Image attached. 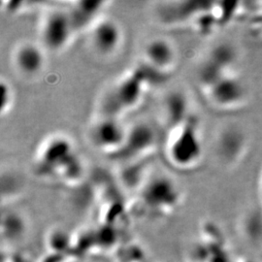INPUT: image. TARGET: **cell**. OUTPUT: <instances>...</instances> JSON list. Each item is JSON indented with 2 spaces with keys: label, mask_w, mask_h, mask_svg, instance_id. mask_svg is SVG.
<instances>
[{
  "label": "cell",
  "mask_w": 262,
  "mask_h": 262,
  "mask_svg": "<svg viewBox=\"0 0 262 262\" xmlns=\"http://www.w3.org/2000/svg\"><path fill=\"white\" fill-rule=\"evenodd\" d=\"M149 84L150 79L145 66L126 73L109 94L107 114L119 117L121 113L133 110L140 104Z\"/></svg>",
  "instance_id": "obj_3"
},
{
  "label": "cell",
  "mask_w": 262,
  "mask_h": 262,
  "mask_svg": "<svg viewBox=\"0 0 262 262\" xmlns=\"http://www.w3.org/2000/svg\"><path fill=\"white\" fill-rule=\"evenodd\" d=\"M77 31L69 11H50L42 19L40 26L42 46L53 52H60L70 45Z\"/></svg>",
  "instance_id": "obj_4"
},
{
  "label": "cell",
  "mask_w": 262,
  "mask_h": 262,
  "mask_svg": "<svg viewBox=\"0 0 262 262\" xmlns=\"http://www.w3.org/2000/svg\"><path fill=\"white\" fill-rule=\"evenodd\" d=\"M156 145L154 131L147 124H138L128 129L126 141L119 156L133 159L147 156Z\"/></svg>",
  "instance_id": "obj_9"
},
{
  "label": "cell",
  "mask_w": 262,
  "mask_h": 262,
  "mask_svg": "<svg viewBox=\"0 0 262 262\" xmlns=\"http://www.w3.org/2000/svg\"><path fill=\"white\" fill-rule=\"evenodd\" d=\"M13 63L19 74L32 78L39 75L45 68L47 56L42 44L23 42L13 52Z\"/></svg>",
  "instance_id": "obj_8"
},
{
  "label": "cell",
  "mask_w": 262,
  "mask_h": 262,
  "mask_svg": "<svg viewBox=\"0 0 262 262\" xmlns=\"http://www.w3.org/2000/svg\"><path fill=\"white\" fill-rule=\"evenodd\" d=\"M106 2L101 1H79L69 10L70 16L75 24L77 30L90 28L101 18V12Z\"/></svg>",
  "instance_id": "obj_10"
},
{
  "label": "cell",
  "mask_w": 262,
  "mask_h": 262,
  "mask_svg": "<svg viewBox=\"0 0 262 262\" xmlns=\"http://www.w3.org/2000/svg\"><path fill=\"white\" fill-rule=\"evenodd\" d=\"M201 147L197 122L191 117L170 127L166 155L173 165L180 168L193 166L201 157Z\"/></svg>",
  "instance_id": "obj_2"
},
{
  "label": "cell",
  "mask_w": 262,
  "mask_h": 262,
  "mask_svg": "<svg viewBox=\"0 0 262 262\" xmlns=\"http://www.w3.org/2000/svg\"><path fill=\"white\" fill-rule=\"evenodd\" d=\"M89 34L92 47L101 56H112L122 46V28L111 18L101 17L89 28Z\"/></svg>",
  "instance_id": "obj_6"
},
{
  "label": "cell",
  "mask_w": 262,
  "mask_h": 262,
  "mask_svg": "<svg viewBox=\"0 0 262 262\" xmlns=\"http://www.w3.org/2000/svg\"><path fill=\"white\" fill-rule=\"evenodd\" d=\"M35 168L39 175L63 183H75L84 175V164L71 140L64 135L48 137L38 147Z\"/></svg>",
  "instance_id": "obj_1"
},
{
  "label": "cell",
  "mask_w": 262,
  "mask_h": 262,
  "mask_svg": "<svg viewBox=\"0 0 262 262\" xmlns=\"http://www.w3.org/2000/svg\"><path fill=\"white\" fill-rule=\"evenodd\" d=\"M144 62L145 67L156 74H166L176 66L177 52L168 39L154 38L144 49Z\"/></svg>",
  "instance_id": "obj_7"
},
{
  "label": "cell",
  "mask_w": 262,
  "mask_h": 262,
  "mask_svg": "<svg viewBox=\"0 0 262 262\" xmlns=\"http://www.w3.org/2000/svg\"><path fill=\"white\" fill-rule=\"evenodd\" d=\"M128 129L118 116L105 115L95 121L90 129V137L94 147L104 154L120 155L124 147Z\"/></svg>",
  "instance_id": "obj_5"
},
{
  "label": "cell",
  "mask_w": 262,
  "mask_h": 262,
  "mask_svg": "<svg viewBox=\"0 0 262 262\" xmlns=\"http://www.w3.org/2000/svg\"><path fill=\"white\" fill-rule=\"evenodd\" d=\"M1 116L9 113L14 103V93L12 86L7 83L4 78L1 79Z\"/></svg>",
  "instance_id": "obj_11"
}]
</instances>
